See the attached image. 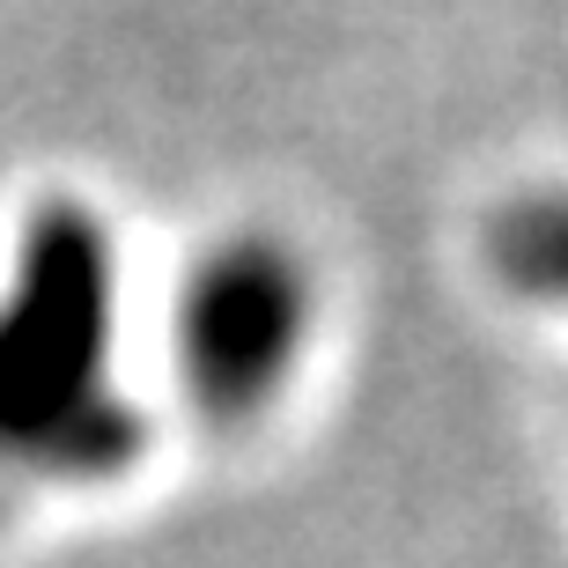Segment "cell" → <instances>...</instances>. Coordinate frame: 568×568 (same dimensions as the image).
<instances>
[{"instance_id":"obj_1","label":"cell","mask_w":568,"mask_h":568,"mask_svg":"<svg viewBox=\"0 0 568 568\" xmlns=\"http://www.w3.org/2000/svg\"><path fill=\"white\" fill-rule=\"evenodd\" d=\"M119 244L89 200H38L0 288V450L60 480L141 458V414L111 392Z\"/></svg>"},{"instance_id":"obj_2","label":"cell","mask_w":568,"mask_h":568,"mask_svg":"<svg viewBox=\"0 0 568 568\" xmlns=\"http://www.w3.org/2000/svg\"><path fill=\"white\" fill-rule=\"evenodd\" d=\"M317 333L311 258L274 230H230L200 244L170 295L178 399L207 428H252L288 399Z\"/></svg>"},{"instance_id":"obj_3","label":"cell","mask_w":568,"mask_h":568,"mask_svg":"<svg viewBox=\"0 0 568 568\" xmlns=\"http://www.w3.org/2000/svg\"><path fill=\"white\" fill-rule=\"evenodd\" d=\"M487 266L509 295L568 311V192H525L487 222Z\"/></svg>"}]
</instances>
